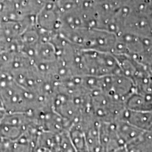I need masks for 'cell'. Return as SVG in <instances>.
<instances>
[{"instance_id":"cell-1","label":"cell","mask_w":152,"mask_h":152,"mask_svg":"<svg viewBox=\"0 0 152 152\" xmlns=\"http://www.w3.org/2000/svg\"><path fill=\"white\" fill-rule=\"evenodd\" d=\"M118 119L145 132H149L152 128V111H132L125 108Z\"/></svg>"},{"instance_id":"cell-2","label":"cell","mask_w":152,"mask_h":152,"mask_svg":"<svg viewBox=\"0 0 152 152\" xmlns=\"http://www.w3.org/2000/svg\"><path fill=\"white\" fill-rule=\"evenodd\" d=\"M114 123L118 136L125 146L135 141L145 132L119 119L115 120Z\"/></svg>"},{"instance_id":"cell-3","label":"cell","mask_w":152,"mask_h":152,"mask_svg":"<svg viewBox=\"0 0 152 152\" xmlns=\"http://www.w3.org/2000/svg\"><path fill=\"white\" fill-rule=\"evenodd\" d=\"M68 135L77 152H88L85 133L79 123L72 124L67 130Z\"/></svg>"},{"instance_id":"cell-4","label":"cell","mask_w":152,"mask_h":152,"mask_svg":"<svg viewBox=\"0 0 152 152\" xmlns=\"http://www.w3.org/2000/svg\"><path fill=\"white\" fill-rule=\"evenodd\" d=\"M58 146L60 152H77L69 137L67 130L58 134Z\"/></svg>"}]
</instances>
